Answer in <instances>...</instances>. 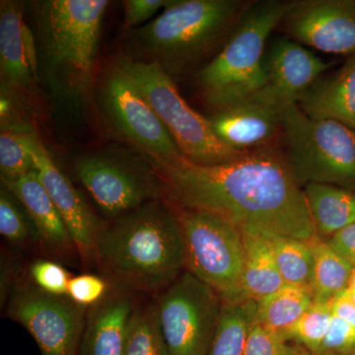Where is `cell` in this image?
I'll return each mask as SVG.
<instances>
[{"label": "cell", "instance_id": "6da1fadb", "mask_svg": "<svg viewBox=\"0 0 355 355\" xmlns=\"http://www.w3.org/2000/svg\"><path fill=\"white\" fill-rule=\"evenodd\" d=\"M164 198L177 209L216 214L239 228L254 227L312 242L317 235L304 190L284 155L272 147L217 165L182 157L153 161Z\"/></svg>", "mask_w": 355, "mask_h": 355}, {"label": "cell", "instance_id": "7a4b0ae2", "mask_svg": "<svg viewBox=\"0 0 355 355\" xmlns=\"http://www.w3.org/2000/svg\"><path fill=\"white\" fill-rule=\"evenodd\" d=\"M95 261L114 287L130 293L160 294L184 268L183 235L165 198L153 200L104 226Z\"/></svg>", "mask_w": 355, "mask_h": 355}, {"label": "cell", "instance_id": "3957f363", "mask_svg": "<svg viewBox=\"0 0 355 355\" xmlns=\"http://www.w3.org/2000/svg\"><path fill=\"white\" fill-rule=\"evenodd\" d=\"M252 1L170 0L150 22L133 30L130 57L155 62L175 83L221 50Z\"/></svg>", "mask_w": 355, "mask_h": 355}, {"label": "cell", "instance_id": "277c9868", "mask_svg": "<svg viewBox=\"0 0 355 355\" xmlns=\"http://www.w3.org/2000/svg\"><path fill=\"white\" fill-rule=\"evenodd\" d=\"M107 0H44L35 4L39 73L53 92L81 99L94 85L95 58Z\"/></svg>", "mask_w": 355, "mask_h": 355}, {"label": "cell", "instance_id": "5b68a950", "mask_svg": "<svg viewBox=\"0 0 355 355\" xmlns=\"http://www.w3.org/2000/svg\"><path fill=\"white\" fill-rule=\"evenodd\" d=\"M293 1H252L221 50L197 73L203 100L214 112L252 99L263 83L268 37Z\"/></svg>", "mask_w": 355, "mask_h": 355}, {"label": "cell", "instance_id": "8992f818", "mask_svg": "<svg viewBox=\"0 0 355 355\" xmlns=\"http://www.w3.org/2000/svg\"><path fill=\"white\" fill-rule=\"evenodd\" d=\"M287 165L299 186L331 184L355 191V130L314 119L292 105L280 112Z\"/></svg>", "mask_w": 355, "mask_h": 355}, {"label": "cell", "instance_id": "52a82bcc", "mask_svg": "<svg viewBox=\"0 0 355 355\" xmlns=\"http://www.w3.org/2000/svg\"><path fill=\"white\" fill-rule=\"evenodd\" d=\"M114 62L150 105L184 158L196 164L209 166L230 162L246 154L222 144L209 119L191 108L178 90L177 83L155 62L125 53Z\"/></svg>", "mask_w": 355, "mask_h": 355}, {"label": "cell", "instance_id": "ba28073f", "mask_svg": "<svg viewBox=\"0 0 355 355\" xmlns=\"http://www.w3.org/2000/svg\"><path fill=\"white\" fill-rule=\"evenodd\" d=\"M172 207L183 235L186 270L216 291L223 303L246 299L241 229L210 212Z\"/></svg>", "mask_w": 355, "mask_h": 355}, {"label": "cell", "instance_id": "9c48e42d", "mask_svg": "<svg viewBox=\"0 0 355 355\" xmlns=\"http://www.w3.org/2000/svg\"><path fill=\"white\" fill-rule=\"evenodd\" d=\"M79 181L112 220L153 200L164 198L150 159L132 151H100L76 161Z\"/></svg>", "mask_w": 355, "mask_h": 355}, {"label": "cell", "instance_id": "30bf717a", "mask_svg": "<svg viewBox=\"0 0 355 355\" xmlns=\"http://www.w3.org/2000/svg\"><path fill=\"white\" fill-rule=\"evenodd\" d=\"M96 93L104 120L135 150L153 161L183 156L150 105L114 62L103 69Z\"/></svg>", "mask_w": 355, "mask_h": 355}, {"label": "cell", "instance_id": "8fae6325", "mask_svg": "<svg viewBox=\"0 0 355 355\" xmlns=\"http://www.w3.org/2000/svg\"><path fill=\"white\" fill-rule=\"evenodd\" d=\"M170 355H207L223 301L216 291L184 270L155 303Z\"/></svg>", "mask_w": 355, "mask_h": 355}, {"label": "cell", "instance_id": "7c38bea8", "mask_svg": "<svg viewBox=\"0 0 355 355\" xmlns=\"http://www.w3.org/2000/svg\"><path fill=\"white\" fill-rule=\"evenodd\" d=\"M88 309L67 295L24 284L13 289L6 314L24 327L42 355H78Z\"/></svg>", "mask_w": 355, "mask_h": 355}, {"label": "cell", "instance_id": "4fadbf2b", "mask_svg": "<svg viewBox=\"0 0 355 355\" xmlns=\"http://www.w3.org/2000/svg\"><path fill=\"white\" fill-rule=\"evenodd\" d=\"M0 74L1 93L17 103L39 102V60L35 33L24 20L23 4L1 1L0 6Z\"/></svg>", "mask_w": 355, "mask_h": 355}, {"label": "cell", "instance_id": "5bb4252c", "mask_svg": "<svg viewBox=\"0 0 355 355\" xmlns=\"http://www.w3.org/2000/svg\"><path fill=\"white\" fill-rule=\"evenodd\" d=\"M280 25L297 43L331 55H355L354 0H294Z\"/></svg>", "mask_w": 355, "mask_h": 355}, {"label": "cell", "instance_id": "9a60e30c", "mask_svg": "<svg viewBox=\"0 0 355 355\" xmlns=\"http://www.w3.org/2000/svg\"><path fill=\"white\" fill-rule=\"evenodd\" d=\"M331 67L330 62L297 42L277 39L266 53L263 86L250 100L280 113L287 107L297 105L306 91Z\"/></svg>", "mask_w": 355, "mask_h": 355}, {"label": "cell", "instance_id": "2e32d148", "mask_svg": "<svg viewBox=\"0 0 355 355\" xmlns=\"http://www.w3.org/2000/svg\"><path fill=\"white\" fill-rule=\"evenodd\" d=\"M34 167L69 230L84 263L95 261L96 246L104 226L55 164L43 141L35 133L31 142Z\"/></svg>", "mask_w": 355, "mask_h": 355}, {"label": "cell", "instance_id": "e0dca14e", "mask_svg": "<svg viewBox=\"0 0 355 355\" xmlns=\"http://www.w3.org/2000/svg\"><path fill=\"white\" fill-rule=\"evenodd\" d=\"M135 307L132 293L110 289L87 311L78 355H125Z\"/></svg>", "mask_w": 355, "mask_h": 355}, {"label": "cell", "instance_id": "ac0fdd59", "mask_svg": "<svg viewBox=\"0 0 355 355\" xmlns=\"http://www.w3.org/2000/svg\"><path fill=\"white\" fill-rule=\"evenodd\" d=\"M209 121L222 144L241 153L272 147L282 130L280 113L253 100L214 112Z\"/></svg>", "mask_w": 355, "mask_h": 355}, {"label": "cell", "instance_id": "d6986e66", "mask_svg": "<svg viewBox=\"0 0 355 355\" xmlns=\"http://www.w3.org/2000/svg\"><path fill=\"white\" fill-rule=\"evenodd\" d=\"M2 186L19 200L36 230L39 242L44 248L64 256L77 252L73 240L36 170L16 181L2 183Z\"/></svg>", "mask_w": 355, "mask_h": 355}, {"label": "cell", "instance_id": "ffe728a7", "mask_svg": "<svg viewBox=\"0 0 355 355\" xmlns=\"http://www.w3.org/2000/svg\"><path fill=\"white\" fill-rule=\"evenodd\" d=\"M297 106L311 118L340 121L355 130V55L320 77Z\"/></svg>", "mask_w": 355, "mask_h": 355}, {"label": "cell", "instance_id": "44dd1931", "mask_svg": "<svg viewBox=\"0 0 355 355\" xmlns=\"http://www.w3.org/2000/svg\"><path fill=\"white\" fill-rule=\"evenodd\" d=\"M242 286L245 298L258 301L286 284L275 261L270 233L254 227H243Z\"/></svg>", "mask_w": 355, "mask_h": 355}, {"label": "cell", "instance_id": "7402d4cb", "mask_svg": "<svg viewBox=\"0 0 355 355\" xmlns=\"http://www.w3.org/2000/svg\"><path fill=\"white\" fill-rule=\"evenodd\" d=\"M317 235L327 239L355 223V191L331 184L303 188Z\"/></svg>", "mask_w": 355, "mask_h": 355}, {"label": "cell", "instance_id": "603a6c76", "mask_svg": "<svg viewBox=\"0 0 355 355\" xmlns=\"http://www.w3.org/2000/svg\"><path fill=\"white\" fill-rule=\"evenodd\" d=\"M314 301L309 287L284 284L257 302L256 324L284 338Z\"/></svg>", "mask_w": 355, "mask_h": 355}, {"label": "cell", "instance_id": "cb8c5ba5", "mask_svg": "<svg viewBox=\"0 0 355 355\" xmlns=\"http://www.w3.org/2000/svg\"><path fill=\"white\" fill-rule=\"evenodd\" d=\"M311 245L314 256L311 291L314 300L331 302L338 294L349 288L354 266L327 240L317 237Z\"/></svg>", "mask_w": 355, "mask_h": 355}, {"label": "cell", "instance_id": "d4e9b609", "mask_svg": "<svg viewBox=\"0 0 355 355\" xmlns=\"http://www.w3.org/2000/svg\"><path fill=\"white\" fill-rule=\"evenodd\" d=\"M257 307L258 303L253 299L223 303L207 355H244L248 338L256 323Z\"/></svg>", "mask_w": 355, "mask_h": 355}, {"label": "cell", "instance_id": "484cf974", "mask_svg": "<svg viewBox=\"0 0 355 355\" xmlns=\"http://www.w3.org/2000/svg\"><path fill=\"white\" fill-rule=\"evenodd\" d=\"M30 123L6 125L0 132V174L2 183L14 182L35 169L31 153L33 135Z\"/></svg>", "mask_w": 355, "mask_h": 355}, {"label": "cell", "instance_id": "4316f807", "mask_svg": "<svg viewBox=\"0 0 355 355\" xmlns=\"http://www.w3.org/2000/svg\"><path fill=\"white\" fill-rule=\"evenodd\" d=\"M270 240L277 268L286 284L311 288L314 265L311 242L272 233Z\"/></svg>", "mask_w": 355, "mask_h": 355}, {"label": "cell", "instance_id": "83f0119b", "mask_svg": "<svg viewBox=\"0 0 355 355\" xmlns=\"http://www.w3.org/2000/svg\"><path fill=\"white\" fill-rule=\"evenodd\" d=\"M125 355H170L161 331L155 303L135 307Z\"/></svg>", "mask_w": 355, "mask_h": 355}, {"label": "cell", "instance_id": "f1b7e54d", "mask_svg": "<svg viewBox=\"0 0 355 355\" xmlns=\"http://www.w3.org/2000/svg\"><path fill=\"white\" fill-rule=\"evenodd\" d=\"M333 318L331 302L314 301L284 338L304 347L311 354L318 355L330 331Z\"/></svg>", "mask_w": 355, "mask_h": 355}, {"label": "cell", "instance_id": "f546056e", "mask_svg": "<svg viewBox=\"0 0 355 355\" xmlns=\"http://www.w3.org/2000/svg\"><path fill=\"white\" fill-rule=\"evenodd\" d=\"M0 234L13 244H23L30 240L39 242L29 216L6 187L0 191Z\"/></svg>", "mask_w": 355, "mask_h": 355}, {"label": "cell", "instance_id": "4dcf8cb0", "mask_svg": "<svg viewBox=\"0 0 355 355\" xmlns=\"http://www.w3.org/2000/svg\"><path fill=\"white\" fill-rule=\"evenodd\" d=\"M291 343L279 334L254 323L244 355H312L304 347Z\"/></svg>", "mask_w": 355, "mask_h": 355}, {"label": "cell", "instance_id": "1f68e13d", "mask_svg": "<svg viewBox=\"0 0 355 355\" xmlns=\"http://www.w3.org/2000/svg\"><path fill=\"white\" fill-rule=\"evenodd\" d=\"M30 275L35 286L53 295H67L71 275L60 263L40 260L32 263Z\"/></svg>", "mask_w": 355, "mask_h": 355}, {"label": "cell", "instance_id": "d6a6232c", "mask_svg": "<svg viewBox=\"0 0 355 355\" xmlns=\"http://www.w3.org/2000/svg\"><path fill=\"white\" fill-rule=\"evenodd\" d=\"M108 282L94 275L72 277L67 288V296L76 304L90 308L99 303L108 294Z\"/></svg>", "mask_w": 355, "mask_h": 355}, {"label": "cell", "instance_id": "836d02e7", "mask_svg": "<svg viewBox=\"0 0 355 355\" xmlns=\"http://www.w3.org/2000/svg\"><path fill=\"white\" fill-rule=\"evenodd\" d=\"M318 355H355V328L334 315L330 331Z\"/></svg>", "mask_w": 355, "mask_h": 355}, {"label": "cell", "instance_id": "e575fe53", "mask_svg": "<svg viewBox=\"0 0 355 355\" xmlns=\"http://www.w3.org/2000/svg\"><path fill=\"white\" fill-rule=\"evenodd\" d=\"M170 0H125L123 27L127 30L139 29L150 22L151 18L161 9H164Z\"/></svg>", "mask_w": 355, "mask_h": 355}, {"label": "cell", "instance_id": "d590c367", "mask_svg": "<svg viewBox=\"0 0 355 355\" xmlns=\"http://www.w3.org/2000/svg\"><path fill=\"white\" fill-rule=\"evenodd\" d=\"M327 242L355 266V223L336 233Z\"/></svg>", "mask_w": 355, "mask_h": 355}, {"label": "cell", "instance_id": "8d00e7d4", "mask_svg": "<svg viewBox=\"0 0 355 355\" xmlns=\"http://www.w3.org/2000/svg\"><path fill=\"white\" fill-rule=\"evenodd\" d=\"M331 309L336 317L355 328V303L349 298L347 291L334 298L331 301Z\"/></svg>", "mask_w": 355, "mask_h": 355}, {"label": "cell", "instance_id": "74e56055", "mask_svg": "<svg viewBox=\"0 0 355 355\" xmlns=\"http://www.w3.org/2000/svg\"><path fill=\"white\" fill-rule=\"evenodd\" d=\"M349 291H355V266L354 268V272H352V277H350V282L349 284Z\"/></svg>", "mask_w": 355, "mask_h": 355}, {"label": "cell", "instance_id": "f35d334b", "mask_svg": "<svg viewBox=\"0 0 355 355\" xmlns=\"http://www.w3.org/2000/svg\"><path fill=\"white\" fill-rule=\"evenodd\" d=\"M347 294H349V298L355 303V291H349L347 289Z\"/></svg>", "mask_w": 355, "mask_h": 355}]
</instances>
